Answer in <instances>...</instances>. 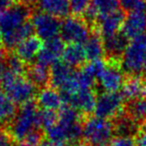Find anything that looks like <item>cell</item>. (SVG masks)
I'll return each instance as SVG.
<instances>
[{
    "mask_svg": "<svg viewBox=\"0 0 146 146\" xmlns=\"http://www.w3.org/2000/svg\"><path fill=\"white\" fill-rule=\"evenodd\" d=\"M37 6L40 11L58 19H65L71 13L69 0H38Z\"/></svg>",
    "mask_w": 146,
    "mask_h": 146,
    "instance_id": "ffe728a7",
    "label": "cell"
},
{
    "mask_svg": "<svg viewBox=\"0 0 146 146\" xmlns=\"http://www.w3.org/2000/svg\"><path fill=\"white\" fill-rule=\"evenodd\" d=\"M84 49H85L86 57L87 61H95L101 59L104 53L103 47V40L100 34H98L95 31H92L91 35L88 38V40L83 44Z\"/></svg>",
    "mask_w": 146,
    "mask_h": 146,
    "instance_id": "cb8c5ba5",
    "label": "cell"
},
{
    "mask_svg": "<svg viewBox=\"0 0 146 146\" xmlns=\"http://www.w3.org/2000/svg\"><path fill=\"white\" fill-rule=\"evenodd\" d=\"M76 69L72 68L63 61H57L50 67V84L51 87L60 90L70 79Z\"/></svg>",
    "mask_w": 146,
    "mask_h": 146,
    "instance_id": "44dd1931",
    "label": "cell"
},
{
    "mask_svg": "<svg viewBox=\"0 0 146 146\" xmlns=\"http://www.w3.org/2000/svg\"><path fill=\"white\" fill-rule=\"evenodd\" d=\"M121 67L128 76H142L146 68V33L129 41L121 57Z\"/></svg>",
    "mask_w": 146,
    "mask_h": 146,
    "instance_id": "8992f818",
    "label": "cell"
},
{
    "mask_svg": "<svg viewBox=\"0 0 146 146\" xmlns=\"http://www.w3.org/2000/svg\"><path fill=\"white\" fill-rule=\"evenodd\" d=\"M109 146H137L135 136L116 135L111 140Z\"/></svg>",
    "mask_w": 146,
    "mask_h": 146,
    "instance_id": "f546056e",
    "label": "cell"
},
{
    "mask_svg": "<svg viewBox=\"0 0 146 146\" xmlns=\"http://www.w3.org/2000/svg\"><path fill=\"white\" fill-rule=\"evenodd\" d=\"M103 40L104 53L107 58L121 59L128 43L129 39L120 31L111 36L102 38Z\"/></svg>",
    "mask_w": 146,
    "mask_h": 146,
    "instance_id": "d6986e66",
    "label": "cell"
},
{
    "mask_svg": "<svg viewBox=\"0 0 146 146\" xmlns=\"http://www.w3.org/2000/svg\"><path fill=\"white\" fill-rule=\"evenodd\" d=\"M125 98L121 92H102L97 95L94 109L95 116L112 120L125 110Z\"/></svg>",
    "mask_w": 146,
    "mask_h": 146,
    "instance_id": "ba28073f",
    "label": "cell"
},
{
    "mask_svg": "<svg viewBox=\"0 0 146 146\" xmlns=\"http://www.w3.org/2000/svg\"><path fill=\"white\" fill-rule=\"evenodd\" d=\"M71 13L74 16H82L91 5L92 0H69Z\"/></svg>",
    "mask_w": 146,
    "mask_h": 146,
    "instance_id": "f1b7e54d",
    "label": "cell"
},
{
    "mask_svg": "<svg viewBox=\"0 0 146 146\" xmlns=\"http://www.w3.org/2000/svg\"><path fill=\"white\" fill-rule=\"evenodd\" d=\"M62 61L74 69L77 67H83L87 63L84 46L82 44H76V43L67 44L63 51Z\"/></svg>",
    "mask_w": 146,
    "mask_h": 146,
    "instance_id": "7402d4cb",
    "label": "cell"
},
{
    "mask_svg": "<svg viewBox=\"0 0 146 146\" xmlns=\"http://www.w3.org/2000/svg\"><path fill=\"white\" fill-rule=\"evenodd\" d=\"M14 0H0V13L4 11L5 9L9 8L10 6H12Z\"/></svg>",
    "mask_w": 146,
    "mask_h": 146,
    "instance_id": "836d02e7",
    "label": "cell"
},
{
    "mask_svg": "<svg viewBox=\"0 0 146 146\" xmlns=\"http://www.w3.org/2000/svg\"><path fill=\"white\" fill-rule=\"evenodd\" d=\"M3 47H4V43H3V36H2V33L0 31V51H3Z\"/></svg>",
    "mask_w": 146,
    "mask_h": 146,
    "instance_id": "d590c367",
    "label": "cell"
},
{
    "mask_svg": "<svg viewBox=\"0 0 146 146\" xmlns=\"http://www.w3.org/2000/svg\"><path fill=\"white\" fill-rule=\"evenodd\" d=\"M58 121L45 130L50 141H62L70 146H78L83 139V120L80 112L68 105H63L58 111Z\"/></svg>",
    "mask_w": 146,
    "mask_h": 146,
    "instance_id": "7a4b0ae2",
    "label": "cell"
},
{
    "mask_svg": "<svg viewBox=\"0 0 146 146\" xmlns=\"http://www.w3.org/2000/svg\"><path fill=\"white\" fill-rule=\"evenodd\" d=\"M35 98V102L41 110L58 111L64 104L60 92L55 88L48 86L40 89Z\"/></svg>",
    "mask_w": 146,
    "mask_h": 146,
    "instance_id": "e0dca14e",
    "label": "cell"
},
{
    "mask_svg": "<svg viewBox=\"0 0 146 146\" xmlns=\"http://www.w3.org/2000/svg\"><path fill=\"white\" fill-rule=\"evenodd\" d=\"M121 32L128 39H134L146 33V11H132L125 17Z\"/></svg>",
    "mask_w": 146,
    "mask_h": 146,
    "instance_id": "5bb4252c",
    "label": "cell"
},
{
    "mask_svg": "<svg viewBox=\"0 0 146 146\" xmlns=\"http://www.w3.org/2000/svg\"><path fill=\"white\" fill-rule=\"evenodd\" d=\"M136 142L137 146H146V122L139 127L136 134Z\"/></svg>",
    "mask_w": 146,
    "mask_h": 146,
    "instance_id": "1f68e13d",
    "label": "cell"
},
{
    "mask_svg": "<svg viewBox=\"0 0 146 146\" xmlns=\"http://www.w3.org/2000/svg\"><path fill=\"white\" fill-rule=\"evenodd\" d=\"M40 112L41 109L34 100L22 104L18 108L14 119L7 127L15 141L23 142L30 133L40 130Z\"/></svg>",
    "mask_w": 146,
    "mask_h": 146,
    "instance_id": "3957f363",
    "label": "cell"
},
{
    "mask_svg": "<svg viewBox=\"0 0 146 146\" xmlns=\"http://www.w3.org/2000/svg\"><path fill=\"white\" fill-rule=\"evenodd\" d=\"M84 146H87V145H84Z\"/></svg>",
    "mask_w": 146,
    "mask_h": 146,
    "instance_id": "8d00e7d4",
    "label": "cell"
},
{
    "mask_svg": "<svg viewBox=\"0 0 146 146\" xmlns=\"http://www.w3.org/2000/svg\"><path fill=\"white\" fill-rule=\"evenodd\" d=\"M125 17V12L120 9L109 14L98 16L91 27L92 31L100 34L102 38L114 35L121 31Z\"/></svg>",
    "mask_w": 146,
    "mask_h": 146,
    "instance_id": "7c38bea8",
    "label": "cell"
},
{
    "mask_svg": "<svg viewBox=\"0 0 146 146\" xmlns=\"http://www.w3.org/2000/svg\"><path fill=\"white\" fill-rule=\"evenodd\" d=\"M114 123L112 120L97 116H84L83 140L87 146H109L113 139Z\"/></svg>",
    "mask_w": 146,
    "mask_h": 146,
    "instance_id": "5b68a950",
    "label": "cell"
},
{
    "mask_svg": "<svg viewBox=\"0 0 146 146\" xmlns=\"http://www.w3.org/2000/svg\"><path fill=\"white\" fill-rule=\"evenodd\" d=\"M119 3L124 12L146 11V0H119Z\"/></svg>",
    "mask_w": 146,
    "mask_h": 146,
    "instance_id": "83f0119b",
    "label": "cell"
},
{
    "mask_svg": "<svg viewBox=\"0 0 146 146\" xmlns=\"http://www.w3.org/2000/svg\"><path fill=\"white\" fill-rule=\"evenodd\" d=\"M30 20L34 29V34L43 42L57 38L60 34L62 22L56 17L51 16L42 11H36L31 14Z\"/></svg>",
    "mask_w": 146,
    "mask_h": 146,
    "instance_id": "9c48e42d",
    "label": "cell"
},
{
    "mask_svg": "<svg viewBox=\"0 0 146 146\" xmlns=\"http://www.w3.org/2000/svg\"><path fill=\"white\" fill-rule=\"evenodd\" d=\"M119 0H92L91 5L84 14V19L92 27L98 16L119 10Z\"/></svg>",
    "mask_w": 146,
    "mask_h": 146,
    "instance_id": "2e32d148",
    "label": "cell"
},
{
    "mask_svg": "<svg viewBox=\"0 0 146 146\" xmlns=\"http://www.w3.org/2000/svg\"><path fill=\"white\" fill-rule=\"evenodd\" d=\"M2 91L15 104H25L36 97L37 87L30 81L26 74L17 73L7 69L1 83Z\"/></svg>",
    "mask_w": 146,
    "mask_h": 146,
    "instance_id": "277c9868",
    "label": "cell"
},
{
    "mask_svg": "<svg viewBox=\"0 0 146 146\" xmlns=\"http://www.w3.org/2000/svg\"><path fill=\"white\" fill-rule=\"evenodd\" d=\"M63 103L76 109L84 116L94 112L97 94L93 89H82L73 93H60Z\"/></svg>",
    "mask_w": 146,
    "mask_h": 146,
    "instance_id": "8fae6325",
    "label": "cell"
},
{
    "mask_svg": "<svg viewBox=\"0 0 146 146\" xmlns=\"http://www.w3.org/2000/svg\"><path fill=\"white\" fill-rule=\"evenodd\" d=\"M123 73L121 59L107 58L105 69L98 79L104 92H118L122 89L125 82Z\"/></svg>",
    "mask_w": 146,
    "mask_h": 146,
    "instance_id": "30bf717a",
    "label": "cell"
},
{
    "mask_svg": "<svg viewBox=\"0 0 146 146\" xmlns=\"http://www.w3.org/2000/svg\"><path fill=\"white\" fill-rule=\"evenodd\" d=\"M6 55L4 51H0V85L2 83L3 76L7 70V64H6Z\"/></svg>",
    "mask_w": 146,
    "mask_h": 146,
    "instance_id": "d6a6232c",
    "label": "cell"
},
{
    "mask_svg": "<svg viewBox=\"0 0 146 146\" xmlns=\"http://www.w3.org/2000/svg\"><path fill=\"white\" fill-rule=\"evenodd\" d=\"M16 1H17V3H20V4H23L28 7L34 6V5L37 4V2H38V0H16Z\"/></svg>",
    "mask_w": 146,
    "mask_h": 146,
    "instance_id": "e575fe53",
    "label": "cell"
},
{
    "mask_svg": "<svg viewBox=\"0 0 146 146\" xmlns=\"http://www.w3.org/2000/svg\"><path fill=\"white\" fill-rule=\"evenodd\" d=\"M44 42L36 35L28 37L21 41L13 50L14 54L25 64H32L42 50Z\"/></svg>",
    "mask_w": 146,
    "mask_h": 146,
    "instance_id": "4fadbf2b",
    "label": "cell"
},
{
    "mask_svg": "<svg viewBox=\"0 0 146 146\" xmlns=\"http://www.w3.org/2000/svg\"><path fill=\"white\" fill-rule=\"evenodd\" d=\"M26 75L37 88L47 87L50 83V68L38 63H32L26 69Z\"/></svg>",
    "mask_w": 146,
    "mask_h": 146,
    "instance_id": "603a6c76",
    "label": "cell"
},
{
    "mask_svg": "<svg viewBox=\"0 0 146 146\" xmlns=\"http://www.w3.org/2000/svg\"><path fill=\"white\" fill-rule=\"evenodd\" d=\"M18 108L16 104L3 91H0V127L7 126L12 122Z\"/></svg>",
    "mask_w": 146,
    "mask_h": 146,
    "instance_id": "d4e9b609",
    "label": "cell"
},
{
    "mask_svg": "<svg viewBox=\"0 0 146 146\" xmlns=\"http://www.w3.org/2000/svg\"><path fill=\"white\" fill-rule=\"evenodd\" d=\"M121 93L128 101L146 98V77L128 76L122 86Z\"/></svg>",
    "mask_w": 146,
    "mask_h": 146,
    "instance_id": "ac0fdd59",
    "label": "cell"
},
{
    "mask_svg": "<svg viewBox=\"0 0 146 146\" xmlns=\"http://www.w3.org/2000/svg\"><path fill=\"white\" fill-rule=\"evenodd\" d=\"M91 27L81 16H70L61 23L60 36L67 44H84L91 35Z\"/></svg>",
    "mask_w": 146,
    "mask_h": 146,
    "instance_id": "52a82bcc",
    "label": "cell"
},
{
    "mask_svg": "<svg viewBox=\"0 0 146 146\" xmlns=\"http://www.w3.org/2000/svg\"><path fill=\"white\" fill-rule=\"evenodd\" d=\"M58 112L52 110H41L40 112V125L41 128L47 130L54 126L58 121Z\"/></svg>",
    "mask_w": 146,
    "mask_h": 146,
    "instance_id": "4316f807",
    "label": "cell"
},
{
    "mask_svg": "<svg viewBox=\"0 0 146 146\" xmlns=\"http://www.w3.org/2000/svg\"><path fill=\"white\" fill-rule=\"evenodd\" d=\"M16 141L12 137L10 132L0 127V146H15Z\"/></svg>",
    "mask_w": 146,
    "mask_h": 146,
    "instance_id": "4dcf8cb0",
    "label": "cell"
},
{
    "mask_svg": "<svg viewBox=\"0 0 146 146\" xmlns=\"http://www.w3.org/2000/svg\"><path fill=\"white\" fill-rule=\"evenodd\" d=\"M65 45L64 41L61 38H54L44 42L42 50L37 56L35 63L42 65V66L50 68L55 62L59 61V58L62 57Z\"/></svg>",
    "mask_w": 146,
    "mask_h": 146,
    "instance_id": "9a60e30c",
    "label": "cell"
},
{
    "mask_svg": "<svg viewBox=\"0 0 146 146\" xmlns=\"http://www.w3.org/2000/svg\"><path fill=\"white\" fill-rule=\"evenodd\" d=\"M31 14L30 7L20 3H14L0 13V31L6 50H13L21 41L33 35Z\"/></svg>",
    "mask_w": 146,
    "mask_h": 146,
    "instance_id": "6da1fadb",
    "label": "cell"
},
{
    "mask_svg": "<svg viewBox=\"0 0 146 146\" xmlns=\"http://www.w3.org/2000/svg\"><path fill=\"white\" fill-rule=\"evenodd\" d=\"M130 118L136 123H145L146 122V98L131 100L128 101L124 110Z\"/></svg>",
    "mask_w": 146,
    "mask_h": 146,
    "instance_id": "484cf974",
    "label": "cell"
}]
</instances>
